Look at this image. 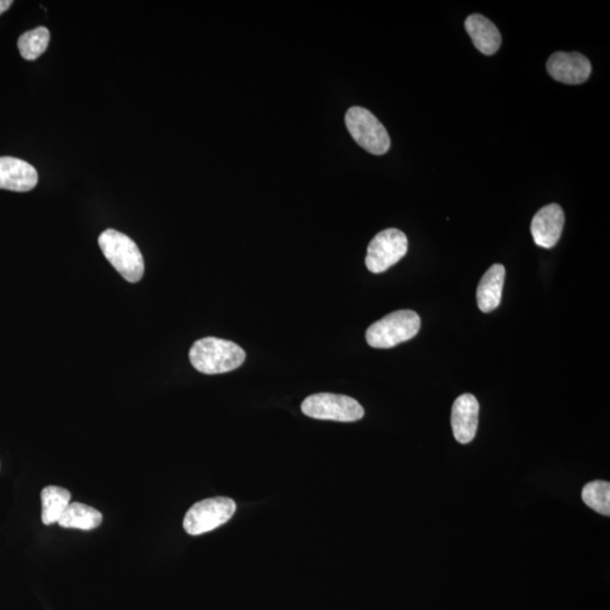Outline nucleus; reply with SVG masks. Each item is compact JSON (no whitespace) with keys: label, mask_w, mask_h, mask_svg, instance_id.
Returning a JSON list of instances; mask_svg holds the SVG:
<instances>
[{"label":"nucleus","mask_w":610,"mask_h":610,"mask_svg":"<svg viewBox=\"0 0 610 610\" xmlns=\"http://www.w3.org/2000/svg\"><path fill=\"white\" fill-rule=\"evenodd\" d=\"M408 240L405 233L397 228H387L373 238L366 255V267L373 274H382L406 256Z\"/></svg>","instance_id":"nucleus-7"},{"label":"nucleus","mask_w":610,"mask_h":610,"mask_svg":"<svg viewBox=\"0 0 610 610\" xmlns=\"http://www.w3.org/2000/svg\"><path fill=\"white\" fill-rule=\"evenodd\" d=\"M479 403L470 393L461 394L452 406L451 426L459 443L467 444L475 439L479 428Z\"/></svg>","instance_id":"nucleus-9"},{"label":"nucleus","mask_w":610,"mask_h":610,"mask_svg":"<svg viewBox=\"0 0 610 610\" xmlns=\"http://www.w3.org/2000/svg\"><path fill=\"white\" fill-rule=\"evenodd\" d=\"M50 43V32L47 27L40 26L36 29L25 32L18 39V50L25 61H35L48 48Z\"/></svg>","instance_id":"nucleus-16"},{"label":"nucleus","mask_w":610,"mask_h":610,"mask_svg":"<svg viewBox=\"0 0 610 610\" xmlns=\"http://www.w3.org/2000/svg\"><path fill=\"white\" fill-rule=\"evenodd\" d=\"M246 357V352L237 344L217 337L199 339L189 352L192 366L205 374L231 373L240 368Z\"/></svg>","instance_id":"nucleus-1"},{"label":"nucleus","mask_w":610,"mask_h":610,"mask_svg":"<svg viewBox=\"0 0 610 610\" xmlns=\"http://www.w3.org/2000/svg\"><path fill=\"white\" fill-rule=\"evenodd\" d=\"M582 499L589 508L600 515L610 516V484L605 480H595L582 489Z\"/></svg>","instance_id":"nucleus-17"},{"label":"nucleus","mask_w":610,"mask_h":610,"mask_svg":"<svg viewBox=\"0 0 610 610\" xmlns=\"http://www.w3.org/2000/svg\"><path fill=\"white\" fill-rule=\"evenodd\" d=\"M70 490L59 486H47L41 492L43 501V522L45 526L58 524L63 512L71 504Z\"/></svg>","instance_id":"nucleus-15"},{"label":"nucleus","mask_w":610,"mask_h":610,"mask_svg":"<svg viewBox=\"0 0 610 610\" xmlns=\"http://www.w3.org/2000/svg\"><path fill=\"white\" fill-rule=\"evenodd\" d=\"M103 516L96 508L80 502L71 503L63 512L59 526L63 528L93 530L102 524Z\"/></svg>","instance_id":"nucleus-14"},{"label":"nucleus","mask_w":610,"mask_h":610,"mask_svg":"<svg viewBox=\"0 0 610 610\" xmlns=\"http://www.w3.org/2000/svg\"><path fill=\"white\" fill-rule=\"evenodd\" d=\"M12 0H0V15L12 6Z\"/></svg>","instance_id":"nucleus-18"},{"label":"nucleus","mask_w":610,"mask_h":610,"mask_svg":"<svg viewBox=\"0 0 610 610\" xmlns=\"http://www.w3.org/2000/svg\"><path fill=\"white\" fill-rule=\"evenodd\" d=\"M38 180V172L25 160L0 158V189L30 191L34 189Z\"/></svg>","instance_id":"nucleus-11"},{"label":"nucleus","mask_w":610,"mask_h":610,"mask_svg":"<svg viewBox=\"0 0 610 610\" xmlns=\"http://www.w3.org/2000/svg\"><path fill=\"white\" fill-rule=\"evenodd\" d=\"M237 511L232 499L213 498L194 504L186 513L183 528L191 536H198L227 524Z\"/></svg>","instance_id":"nucleus-5"},{"label":"nucleus","mask_w":610,"mask_h":610,"mask_svg":"<svg viewBox=\"0 0 610 610\" xmlns=\"http://www.w3.org/2000/svg\"><path fill=\"white\" fill-rule=\"evenodd\" d=\"M548 74L563 84L579 85L589 80L591 63L584 54L557 53L547 62Z\"/></svg>","instance_id":"nucleus-8"},{"label":"nucleus","mask_w":610,"mask_h":610,"mask_svg":"<svg viewBox=\"0 0 610 610\" xmlns=\"http://www.w3.org/2000/svg\"><path fill=\"white\" fill-rule=\"evenodd\" d=\"M504 279L506 268L499 264L493 265L481 278L477 288V304L485 314L497 309L501 304Z\"/></svg>","instance_id":"nucleus-13"},{"label":"nucleus","mask_w":610,"mask_h":610,"mask_svg":"<svg viewBox=\"0 0 610 610\" xmlns=\"http://www.w3.org/2000/svg\"><path fill=\"white\" fill-rule=\"evenodd\" d=\"M566 217L561 206L549 204L538 210L531 222V234L537 246L550 249L562 236Z\"/></svg>","instance_id":"nucleus-10"},{"label":"nucleus","mask_w":610,"mask_h":610,"mask_svg":"<svg viewBox=\"0 0 610 610\" xmlns=\"http://www.w3.org/2000/svg\"><path fill=\"white\" fill-rule=\"evenodd\" d=\"M420 328L421 318L416 312H392L366 330V342L373 348H392L415 337Z\"/></svg>","instance_id":"nucleus-3"},{"label":"nucleus","mask_w":610,"mask_h":610,"mask_svg":"<svg viewBox=\"0 0 610 610\" xmlns=\"http://www.w3.org/2000/svg\"><path fill=\"white\" fill-rule=\"evenodd\" d=\"M467 34H470L477 50L486 56H492L499 52L502 44V36L492 22L479 14H472L465 22Z\"/></svg>","instance_id":"nucleus-12"},{"label":"nucleus","mask_w":610,"mask_h":610,"mask_svg":"<svg viewBox=\"0 0 610 610\" xmlns=\"http://www.w3.org/2000/svg\"><path fill=\"white\" fill-rule=\"evenodd\" d=\"M301 410L305 415L323 421H356L364 416L359 402L344 394H311L302 402Z\"/></svg>","instance_id":"nucleus-6"},{"label":"nucleus","mask_w":610,"mask_h":610,"mask_svg":"<svg viewBox=\"0 0 610 610\" xmlns=\"http://www.w3.org/2000/svg\"><path fill=\"white\" fill-rule=\"evenodd\" d=\"M345 123L353 139L366 152L374 155L387 153L392 141L387 130L373 113L361 107L348 110Z\"/></svg>","instance_id":"nucleus-4"},{"label":"nucleus","mask_w":610,"mask_h":610,"mask_svg":"<svg viewBox=\"0 0 610 610\" xmlns=\"http://www.w3.org/2000/svg\"><path fill=\"white\" fill-rule=\"evenodd\" d=\"M105 258L126 281L140 282L144 275V259L140 247L126 234L109 228L99 237Z\"/></svg>","instance_id":"nucleus-2"}]
</instances>
